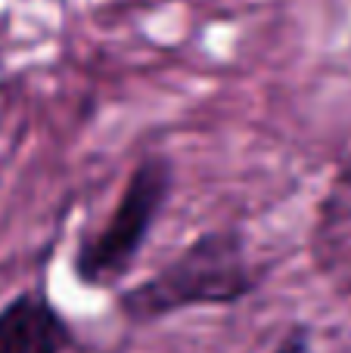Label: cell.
I'll use <instances>...</instances> for the list:
<instances>
[{
  "label": "cell",
  "mask_w": 351,
  "mask_h": 353,
  "mask_svg": "<svg viewBox=\"0 0 351 353\" xmlns=\"http://www.w3.org/2000/svg\"><path fill=\"white\" fill-rule=\"evenodd\" d=\"M72 341L68 323L41 288L0 307V353H66Z\"/></svg>",
  "instance_id": "obj_3"
},
{
  "label": "cell",
  "mask_w": 351,
  "mask_h": 353,
  "mask_svg": "<svg viewBox=\"0 0 351 353\" xmlns=\"http://www.w3.org/2000/svg\"><path fill=\"white\" fill-rule=\"evenodd\" d=\"M271 353H314L308 329H292L290 335H283V341H280Z\"/></svg>",
  "instance_id": "obj_4"
},
{
  "label": "cell",
  "mask_w": 351,
  "mask_h": 353,
  "mask_svg": "<svg viewBox=\"0 0 351 353\" xmlns=\"http://www.w3.org/2000/svg\"><path fill=\"white\" fill-rule=\"evenodd\" d=\"M261 273L249 263L246 239L236 230H211L178 257L118 294L128 323H155L187 307H230L258 288Z\"/></svg>",
  "instance_id": "obj_1"
},
{
  "label": "cell",
  "mask_w": 351,
  "mask_h": 353,
  "mask_svg": "<svg viewBox=\"0 0 351 353\" xmlns=\"http://www.w3.org/2000/svg\"><path fill=\"white\" fill-rule=\"evenodd\" d=\"M174 192V165L165 155H146L128 174L106 223L84 232L72 254V273L87 288H112L134 270L162 211Z\"/></svg>",
  "instance_id": "obj_2"
}]
</instances>
